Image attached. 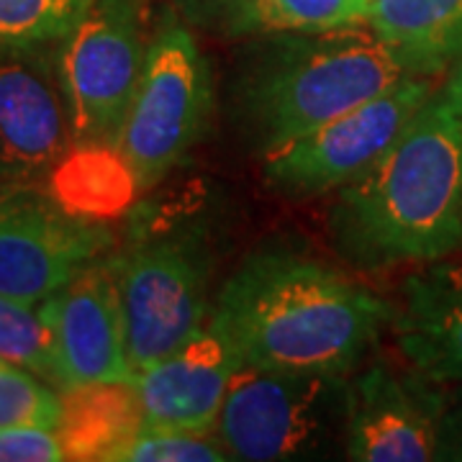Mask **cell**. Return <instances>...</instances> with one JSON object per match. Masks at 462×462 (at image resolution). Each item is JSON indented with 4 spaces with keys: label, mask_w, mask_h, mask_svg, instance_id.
I'll use <instances>...</instances> for the list:
<instances>
[{
    "label": "cell",
    "mask_w": 462,
    "mask_h": 462,
    "mask_svg": "<svg viewBox=\"0 0 462 462\" xmlns=\"http://www.w3.org/2000/svg\"><path fill=\"white\" fill-rule=\"evenodd\" d=\"M393 321V303L319 257L267 247L221 285L208 324L245 365L355 375Z\"/></svg>",
    "instance_id": "1"
},
{
    "label": "cell",
    "mask_w": 462,
    "mask_h": 462,
    "mask_svg": "<svg viewBox=\"0 0 462 462\" xmlns=\"http://www.w3.org/2000/svg\"><path fill=\"white\" fill-rule=\"evenodd\" d=\"M329 224L339 254L363 270L462 249V116L434 93L393 147L339 188Z\"/></svg>",
    "instance_id": "2"
},
{
    "label": "cell",
    "mask_w": 462,
    "mask_h": 462,
    "mask_svg": "<svg viewBox=\"0 0 462 462\" xmlns=\"http://www.w3.org/2000/svg\"><path fill=\"white\" fill-rule=\"evenodd\" d=\"M411 78L367 23L260 33L239 57L231 111L264 157Z\"/></svg>",
    "instance_id": "3"
},
{
    "label": "cell",
    "mask_w": 462,
    "mask_h": 462,
    "mask_svg": "<svg viewBox=\"0 0 462 462\" xmlns=\"http://www.w3.org/2000/svg\"><path fill=\"white\" fill-rule=\"evenodd\" d=\"M132 370L165 357L211 314V247L199 226L142 224L118 252H108Z\"/></svg>",
    "instance_id": "4"
},
{
    "label": "cell",
    "mask_w": 462,
    "mask_h": 462,
    "mask_svg": "<svg viewBox=\"0 0 462 462\" xmlns=\"http://www.w3.org/2000/svg\"><path fill=\"white\" fill-rule=\"evenodd\" d=\"M352 375L242 365L216 419L231 460L278 462L345 452Z\"/></svg>",
    "instance_id": "5"
},
{
    "label": "cell",
    "mask_w": 462,
    "mask_h": 462,
    "mask_svg": "<svg viewBox=\"0 0 462 462\" xmlns=\"http://www.w3.org/2000/svg\"><path fill=\"white\" fill-rule=\"evenodd\" d=\"M214 108L211 67L180 21H165L144 54L116 147L142 190L162 182L199 144Z\"/></svg>",
    "instance_id": "6"
},
{
    "label": "cell",
    "mask_w": 462,
    "mask_h": 462,
    "mask_svg": "<svg viewBox=\"0 0 462 462\" xmlns=\"http://www.w3.org/2000/svg\"><path fill=\"white\" fill-rule=\"evenodd\" d=\"M139 0H96L60 44L72 144H116L144 67Z\"/></svg>",
    "instance_id": "7"
},
{
    "label": "cell",
    "mask_w": 462,
    "mask_h": 462,
    "mask_svg": "<svg viewBox=\"0 0 462 462\" xmlns=\"http://www.w3.org/2000/svg\"><path fill=\"white\" fill-rule=\"evenodd\" d=\"M431 96L424 78H411L264 154V178L296 199L337 190L378 162Z\"/></svg>",
    "instance_id": "8"
},
{
    "label": "cell",
    "mask_w": 462,
    "mask_h": 462,
    "mask_svg": "<svg viewBox=\"0 0 462 462\" xmlns=\"http://www.w3.org/2000/svg\"><path fill=\"white\" fill-rule=\"evenodd\" d=\"M114 247L103 221L67 214L47 190L0 182V293L42 303Z\"/></svg>",
    "instance_id": "9"
},
{
    "label": "cell",
    "mask_w": 462,
    "mask_h": 462,
    "mask_svg": "<svg viewBox=\"0 0 462 462\" xmlns=\"http://www.w3.org/2000/svg\"><path fill=\"white\" fill-rule=\"evenodd\" d=\"M442 380L391 360L367 365L349 385L345 455L355 462H424L445 457L452 398Z\"/></svg>",
    "instance_id": "10"
},
{
    "label": "cell",
    "mask_w": 462,
    "mask_h": 462,
    "mask_svg": "<svg viewBox=\"0 0 462 462\" xmlns=\"http://www.w3.org/2000/svg\"><path fill=\"white\" fill-rule=\"evenodd\" d=\"M39 309L50 324L60 391L134 378L108 254L44 298Z\"/></svg>",
    "instance_id": "11"
},
{
    "label": "cell",
    "mask_w": 462,
    "mask_h": 462,
    "mask_svg": "<svg viewBox=\"0 0 462 462\" xmlns=\"http://www.w3.org/2000/svg\"><path fill=\"white\" fill-rule=\"evenodd\" d=\"M51 47H0V182L47 180L72 142Z\"/></svg>",
    "instance_id": "12"
},
{
    "label": "cell",
    "mask_w": 462,
    "mask_h": 462,
    "mask_svg": "<svg viewBox=\"0 0 462 462\" xmlns=\"http://www.w3.org/2000/svg\"><path fill=\"white\" fill-rule=\"evenodd\" d=\"M245 365L229 337L206 324L180 346L134 373V385L154 430L214 431L231 378Z\"/></svg>",
    "instance_id": "13"
},
{
    "label": "cell",
    "mask_w": 462,
    "mask_h": 462,
    "mask_svg": "<svg viewBox=\"0 0 462 462\" xmlns=\"http://www.w3.org/2000/svg\"><path fill=\"white\" fill-rule=\"evenodd\" d=\"M391 329L406 363L462 383V260L421 264L401 285Z\"/></svg>",
    "instance_id": "14"
},
{
    "label": "cell",
    "mask_w": 462,
    "mask_h": 462,
    "mask_svg": "<svg viewBox=\"0 0 462 462\" xmlns=\"http://www.w3.org/2000/svg\"><path fill=\"white\" fill-rule=\"evenodd\" d=\"M60 398L57 437L67 460L121 462L124 449L147 427L134 380L80 385Z\"/></svg>",
    "instance_id": "15"
},
{
    "label": "cell",
    "mask_w": 462,
    "mask_h": 462,
    "mask_svg": "<svg viewBox=\"0 0 462 462\" xmlns=\"http://www.w3.org/2000/svg\"><path fill=\"white\" fill-rule=\"evenodd\" d=\"M367 26L413 78L447 72L462 54V0H373Z\"/></svg>",
    "instance_id": "16"
},
{
    "label": "cell",
    "mask_w": 462,
    "mask_h": 462,
    "mask_svg": "<svg viewBox=\"0 0 462 462\" xmlns=\"http://www.w3.org/2000/svg\"><path fill=\"white\" fill-rule=\"evenodd\" d=\"M47 193L67 214L88 221H114L142 196L132 165L116 144H69L47 175Z\"/></svg>",
    "instance_id": "17"
},
{
    "label": "cell",
    "mask_w": 462,
    "mask_h": 462,
    "mask_svg": "<svg viewBox=\"0 0 462 462\" xmlns=\"http://www.w3.org/2000/svg\"><path fill=\"white\" fill-rule=\"evenodd\" d=\"M373 0H239L229 36H260L282 32H329L367 23Z\"/></svg>",
    "instance_id": "18"
},
{
    "label": "cell",
    "mask_w": 462,
    "mask_h": 462,
    "mask_svg": "<svg viewBox=\"0 0 462 462\" xmlns=\"http://www.w3.org/2000/svg\"><path fill=\"white\" fill-rule=\"evenodd\" d=\"M96 0H0V47H57L80 26Z\"/></svg>",
    "instance_id": "19"
},
{
    "label": "cell",
    "mask_w": 462,
    "mask_h": 462,
    "mask_svg": "<svg viewBox=\"0 0 462 462\" xmlns=\"http://www.w3.org/2000/svg\"><path fill=\"white\" fill-rule=\"evenodd\" d=\"M0 360L18 365L57 385L50 324L39 303L0 293Z\"/></svg>",
    "instance_id": "20"
},
{
    "label": "cell",
    "mask_w": 462,
    "mask_h": 462,
    "mask_svg": "<svg viewBox=\"0 0 462 462\" xmlns=\"http://www.w3.org/2000/svg\"><path fill=\"white\" fill-rule=\"evenodd\" d=\"M62 398L42 383L39 375L0 360V427L36 424L57 430Z\"/></svg>",
    "instance_id": "21"
},
{
    "label": "cell",
    "mask_w": 462,
    "mask_h": 462,
    "mask_svg": "<svg viewBox=\"0 0 462 462\" xmlns=\"http://www.w3.org/2000/svg\"><path fill=\"white\" fill-rule=\"evenodd\" d=\"M229 449L208 431L154 430L144 427L124 449L121 462H224Z\"/></svg>",
    "instance_id": "22"
},
{
    "label": "cell",
    "mask_w": 462,
    "mask_h": 462,
    "mask_svg": "<svg viewBox=\"0 0 462 462\" xmlns=\"http://www.w3.org/2000/svg\"><path fill=\"white\" fill-rule=\"evenodd\" d=\"M67 460L57 430L16 424L0 427V462H57Z\"/></svg>",
    "instance_id": "23"
},
{
    "label": "cell",
    "mask_w": 462,
    "mask_h": 462,
    "mask_svg": "<svg viewBox=\"0 0 462 462\" xmlns=\"http://www.w3.org/2000/svg\"><path fill=\"white\" fill-rule=\"evenodd\" d=\"M175 3L188 23L226 32V23L239 0H175Z\"/></svg>",
    "instance_id": "24"
},
{
    "label": "cell",
    "mask_w": 462,
    "mask_h": 462,
    "mask_svg": "<svg viewBox=\"0 0 462 462\" xmlns=\"http://www.w3.org/2000/svg\"><path fill=\"white\" fill-rule=\"evenodd\" d=\"M437 96H439V100L445 103L449 111L462 116V54L447 69V80Z\"/></svg>",
    "instance_id": "25"
},
{
    "label": "cell",
    "mask_w": 462,
    "mask_h": 462,
    "mask_svg": "<svg viewBox=\"0 0 462 462\" xmlns=\"http://www.w3.org/2000/svg\"><path fill=\"white\" fill-rule=\"evenodd\" d=\"M462 460V403H449L447 416V437H445V457Z\"/></svg>",
    "instance_id": "26"
}]
</instances>
